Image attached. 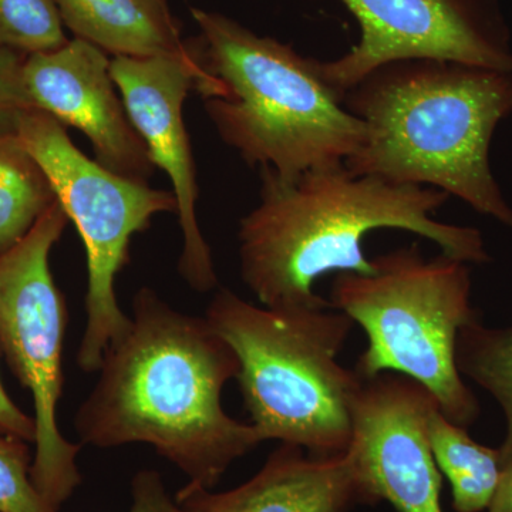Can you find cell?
Wrapping results in <instances>:
<instances>
[{"label": "cell", "mask_w": 512, "mask_h": 512, "mask_svg": "<svg viewBox=\"0 0 512 512\" xmlns=\"http://www.w3.org/2000/svg\"><path fill=\"white\" fill-rule=\"evenodd\" d=\"M127 335L107 349L92 392L74 416L80 444H148L191 483L212 490L264 443L254 424L222 407L238 375L234 349L207 318L177 311L151 288L133 296Z\"/></svg>", "instance_id": "obj_1"}, {"label": "cell", "mask_w": 512, "mask_h": 512, "mask_svg": "<svg viewBox=\"0 0 512 512\" xmlns=\"http://www.w3.org/2000/svg\"><path fill=\"white\" fill-rule=\"evenodd\" d=\"M259 170V202L239 221L238 255L242 281L268 308L333 309L313 286L328 274L372 275L363 241L377 229L413 232L466 264L491 261L478 229L434 218L450 198L439 188L359 177L345 164L291 178Z\"/></svg>", "instance_id": "obj_2"}, {"label": "cell", "mask_w": 512, "mask_h": 512, "mask_svg": "<svg viewBox=\"0 0 512 512\" xmlns=\"http://www.w3.org/2000/svg\"><path fill=\"white\" fill-rule=\"evenodd\" d=\"M365 140L345 161L353 175L434 187L512 228L490 147L512 113V73L441 62L383 64L343 94Z\"/></svg>", "instance_id": "obj_3"}, {"label": "cell", "mask_w": 512, "mask_h": 512, "mask_svg": "<svg viewBox=\"0 0 512 512\" xmlns=\"http://www.w3.org/2000/svg\"><path fill=\"white\" fill-rule=\"evenodd\" d=\"M188 39L200 73L194 92L221 140L249 167L291 178L345 164L365 140L363 121L326 80L322 62L218 12L191 8Z\"/></svg>", "instance_id": "obj_4"}, {"label": "cell", "mask_w": 512, "mask_h": 512, "mask_svg": "<svg viewBox=\"0 0 512 512\" xmlns=\"http://www.w3.org/2000/svg\"><path fill=\"white\" fill-rule=\"evenodd\" d=\"M205 318L238 357L235 377L262 441L338 456L363 379L338 362L353 322L332 308H268L220 288Z\"/></svg>", "instance_id": "obj_5"}, {"label": "cell", "mask_w": 512, "mask_h": 512, "mask_svg": "<svg viewBox=\"0 0 512 512\" xmlns=\"http://www.w3.org/2000/svg\"><path fill=\"white\" fill-rule=\"evenodd\" d=\"M373 264L372 275L338 274L330 288L333 309L367 336L357 375L412 377L433 393L448 420L468 429L481 413L456 365L458 333L480 319L468 264L444 254L426 258L417 244L376 256Z\"/></svg>", "instance_id": "obj_6"}, {"label": "cell", "mask_w": 512, "mask_h": 512, "mask_svg": "<svg viewBox=\"0 0 512 512\" xmlns=\"http://www.w3.org/2000/svg\"><path fill=\"white\" fill-rule=\"evenodd\" d=\"M16 134L45 171L86 247L87 320L76 362L83 372H99L107 349L131 326L116 295L117 275L130 262L131 238L147 231L157 215L178 214L177 200L173 191L106 170L74 146L66 127L46 111H23Z\"/></svg>", "instance_id": "obj_7"}, {"label": "cell", "mask_w": 512, "mask_h": 512, "mask_svg": "<svg viewBox=\"0 0 512 512\" xmlns=\"http://www.w3.org/2000/svg\"><path fill=\"white\" fill-rule=\"evenodd\" d=\"M69 222L56 201L22 241L0 255V353L32 394L36 440L30 480L56 512L82 484V444L64 439L57 421L69 309L50 271V254Z\"/></svg>", "instance_id": "obj_8"}, {"label": "cell", "mask_w": 512, "mask_h": 512, "mask_svg": "<svg viewBox=\"0 0 512 512\" xmlns=\"http://www.w3.org/2000/svg\"><path fill=\"white\" fill-rule=\"evenodd\" d=\"M360 40L322 62L326 80L345 94L383 64L441 60L512 73L510 32L495 0H340Z\"/></svg>", "instance_id": "obj_9"}, {"label": "cell", "mask_w": 512, "mask_h": 512, "mask_svg": "<svg viewBox=\"0 0 512 512\" xmlns=\"http://www.w3.org/2000/svg\"><path fill=\"white\" fill-rule=\"evenodd\" d=\"M198 73L188 40L183 53L116 56L110 62L111 77L131 123L143 138L154 167L163 170L173 184L183 232L178 272L194 291L210 292L220 281L197 220V167L184 123L185 99L194 90Z\"/></svg>", "instance_id": "obj_10"}, {"label": "cell", "mask_w": 512, "mask_h": 512, "mask_svg": "<svg viewBox=\"0 0 512 512\" xmlns=\"http://www.w3.org/2000/svg\"><path fill=\"white\" fill-rule=\"evenodd\" d=\"M437 407L433 393L412 377L386 372L363 379L348 453L377 503L389 501L397 512H443L427 434Z\"/></svg>", "instance_id": "obj_11"}, {"label": "cell", "mask_w": 512, "mask_h": 512, "mask_svg": "<svg viewBox=\"0 0 512 512\" xmlns=\"http://www.w3.org/2000/svg\"><path fill=\"white\" fill-rule=\"evenodd\" d=\"M110 62L100 47L74 37L59 49L26 56L23 84L33 109L82 131L97 163L127 180L148 184L156 167L128 117Z\"/></svg>", "instance_id": "obj_12"}, {"label": "cell", "mask_w": 512, "mask_h": 512, "mask_svg": "<svg viewBox=\"0 0 512 512\" xmlns=\"http://www.w3.org/2000/svg\"><path fill=\"white\" fill-rule=\"evenodd\" d=\"M175 501L188 512H350L379 504L348 451L319 457L282 443L239 487L214 493L190 481Z\"/></svg>", "instance_id": "obj_13"}, {"label": "cell", "mask_w": 512, "mask_h": 512, "mask_svg": "<svg viewBox=\"0 0 512 512\" xmlns=\"http://www.w3.org/2000/svg\"><path fill=\"white\" fill-rule=\"evenodd\" d=\"M63 25L107 55L150 57L187 50L181 25L158 0H55Z\"/></svg>", "instance_id": "obj_14"}, {"label": "cell", "mask_w": 512, "mask_h": 512, "mask_svg": "<svg viewBox=\"0 0 512 512\" xmlns=\"http://www.w3.org/2000/svg\"><path fill=\"white\" fill-rule=\"evenodd\" d=\"M427 434L434 461L451 485L453 510H488L504 471L498 448L471 439L467 429L448 420L440 407L430 414Z\"/></svg>", "instance_id": "obj_15"}, {"label": "cell", "mask_w": 512, "mask_h": 512, "mask_svg": "<svg viewBox=\"0 0 512 512\" xmlns=\"http://www.w3.org/2000/svg\"><path fill=\"white\" fill-rule=\"evenodd\" d=\"M56 201L49 178L18 134L0 131V255L22 241Z\"/></svg>", "instance_id": "obj_16"}, {"label": "cell", "mask_w": 512, "mask_h": 512, "mask_svg": "<svg viewBox=\"0 0 512 512\" xmlns=\"http://www.w3.org/2000/svg\"><path fill=\"white\" fill-rule=\"evenodd\" d=\"M456 365L461 376L491 394L503 410L505 436L498 451L505 470L512 464V325L487 328L480 318L461 329Z\"/></svg>", "instance_id": "obj_17"}, {"label": "cell", "mask_w": 512, "mask_h": 512, "mask_svg": "<svg viewBox=\"0 0 512 512\" xmlns=\"http://www.w3.org/2000/svg\"><path fill=\"white\" fill-rule=\"evenodd\" d=\"M55 0H0V46L23 55L50 52L69 42Z\"/></svg>", "instance_id": "obj_18"}, {"label": "cell", "mask_w": 512, "mask_h": 512, "mask_svg": "<svg viewBox=\"0 0 512 512\" xmlns=\"http://www.w3.org/2000/svg\"><path fill=\"white\" fill-rule=\"evenodd\" d=\"M30 443L0 433V512H56L30 480Z\"/></svg>", "instance_id": "obj_19"}, {"label": "cell", "mask_w": 512, "mask_h": 512, "mask_svg": "<svg viewBox=\"0 0 512 512\" xmlns=\"http://www.w3.org/2000/svg\"><path fill=\"white\" fill-rule=\"evenodd\" d=\"M26 56L0 46V131L3 133H16L20 114L33 109L23 84Z\"/></svg>", "instance_id": "obj_20"}, {"label": "cell", "mask_w": 512, "mask_h": 512, "mask_svg": "<svg viewBox=\"0 0 512 512\" xmlns=\"http://www.w3.org/2000/svg\"><path fill=\"white\" fill-rule=\"evenodd\" d=\"M130 512H188L170 497L156 470L138 471L131 481Z\"/></svg>", "instance_id": "obj_21"}, {"label": "cell", "mask_w": 512, "mask_h": 512, "mask_svg": "<svg viewBox=\"0 0 512 512\" xmlns=\"http://www.w3.org/2000/svg\"><path fill=\"white\" fill-rule=\"evenodd\" d=\"M0 433L19 437V439L28 441L30 444H35V417H30L29 414L16 406L12 397L6 393L2 379H0Z\"/></svg>", "instance_id": "obj_22"}, {"label": "cell", "mask_w": 512, "mask_h": 512, "mask_svg": "<svg viewBox=\"0 0 512 512\" xmlns=\"http://www.w3.org/2000/svg\"><path fill=\"white\" fill-rule=\"evenodd\" d=\"M488 512H512V464L503 471Z\"/></svg>", "instance_id": "obj_23"}, {"label": "cell", "mask_w": 512, "mask_h": 512, "mask_svg": "<svg viewBox=\"0 0 512 512\" xmlns=\"http://www.w3.org/2000/svg\"><path fill=\"white\" fill-rule=\"evenodd\" d=\"M158 2L167 3V0H158Z\"/></svg>", "instance_id": "obj_24"}]
</instances>
